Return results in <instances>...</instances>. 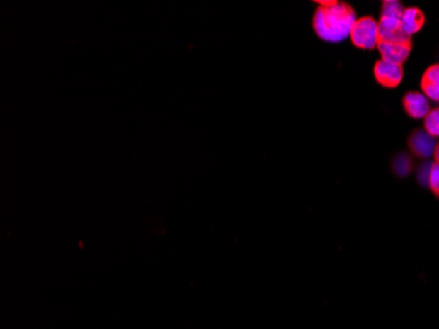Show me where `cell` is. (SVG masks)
I'll list each match as a JSON object with an SVG mask.
<instances>
[{"label": "cell", "instance_id": "15", "mask_svg": "<svg viewBox=\"0 0 439 329\" xmlns=\"http://www.w3.org/2000/svg\"><path fill=\"white\" fill-rule=\"evenodd\" d=\"M434 164L439 166V144L435 147V152H434Z\"/></svg>", "mask_w": 439, "mask_h": 329}, {"label": "cell", "instance_id": "12", "mask_svg": "<svg viewBox=\"0 0 439 329\" xmlns=\"http://www.w3.org/2000/svg\"><path fill=\"white\" fill-rule=\"evenodd\" d=\"M403 4L396 0H387L382 6V16L401 18L404 12Z\"/></svg>", "mask_w": 439, "mask_h": 329}, {"label": "cell", "instance_id": "5", "mask_svg": "<svg viewBox=\"0 0 439 329\" xmlns=\"http://www.w3.org/2000/svg\"><path fill=\"white\" fill-rule=\"evenodd\" d=\"M404 110L406 115L412 119H425L426 115L431 112L429 99L418 91H411L405 94L403 99Z\"/></svg>", "mask_w": 439, "mask_h": 329}, {"label": "cell", "instance_id": "8", "mask_svg": "<svg viewBox=\"0 0 439 329\" xmlns=\"http://www.w3.org/2000/svg\"><path fill=\"white\" fill-rule=\"evenodd\" d=\"M401 29L406 36L412 37L418 33L425 24V15L421 9L417 7H409L404 9L403 15L400 18Z\"/></svg>", "mask_w": 439, "mask_h": 329}, {"label": "cell", "instance_id": "13", "mask_svg": "<svg viewBox=\"0 0 439 329\" xmlns=\"http://www.w3.org/2000/svg\"><path fill=\"white\" fill-rule=\"evenodd\" d=\"M431 167H433V162H423V164L418 167V172H417V179L418 183L423 186V187H429V178H431Z\"/></svg>", "mask_w": 439, "mask_h": 329}, {"label": "cell", "instance_id": "14", "mask_svg": "<svg viewBox=\"0 0 439 329\" xmlns=\"http://www.w3.org/2000/svg\"><path fill=\"white\" fill-rule=\"evenodd\" d=\"M429 189L439 199V166L433 162L431 178H429Z\"/></svg>", "mask_w": 439, "mask_h": 329}, {"label": "cell", "instance_id": "1", "mask_svg": "<svg viewBox=\"0 0 439 329\" xmlns=\"http://www.w3.org/2000/svg\"><path fill=\"white\" fill-rule=\"evenodd\" d=\"M320 6L314 12L313 29L321 40L342 43L351 35L357 21L355 11L348 3L317 1Z\"/></svg>", "mask_w": 439, "mask_h": 329}, {"label": "cell", "instance_id": "3", "mask_svg": "<svg viewBox=\"0 0 439 329\" xmlns=\"http://www.w3.org/2000/svg\"><path fill=\"white\" fill-rule=\"evenodd\" d=\"M377 30H379V43L412 45V37L406 36L404 33L399 18L380 16L377 21Z\"/></svg>", "mask_w": 439, "mask_h": 329}, {"label": "cell", "instance_id": "9", "mask_svg": "<svg viewBox=\"0 0 439 329\" xmlns=\"http://www.w3.org/2000/svg\"><path fill=\"white\" fill-rule=\"evenodd\" d=\"M423 95L433 101H439V65H431L422 75Z\"/></svg>", "mask_w": 439, "mask_h": 329}, {"label": "cell", "instance_id": "11", "mask_svg": "<svg viewBox=\"0 0 439 329\" xmlns=\"http://www.w3.org/2000/svg\"><path fill=\"white\" fill-rule=\"evenodd\" d=\"M423 126H425V130L431 136L434 138H439V107L433 108L426 115V118L423 119Z\"/></svg>", "mask_w": 439, "mask_h": 329}, {"label": "cell", "instance_id": "6", "mask_svg": "<svg viewBox=\"0 0 439 329\" xmlns=\"http://www.w3.org/2000/svg\"><path fill=\"white\" fill-rule=\"evenodd\" d=\"M408 144H409V149L412 150L413 155L421 157V158H429V157L434 156L435 147L438 145L435 138L431 136L426 130H421V129H417L413 132Z\"/></svg>", "mask_w": 439, "mask_h": 329}, {"label": "cell", "instance_id": "7", "mask_svg": "<svg viewBox=\"0 0 439 329\" xmlns=\"http://www.w3.org/2000/svg\"><path fill=\"white\" fill-rule=\"evenodd\" d=\"M377 49L382 55V60L387 62L394 65H401L408 60L411 55L412 45L411 44H388V43H379Z\"/></svg>", "mask_w": 439, "mask_h": 329}, {"label": "cell", "instance_id": "2", "mask_svg": "<svg viewBox=\"0 0 439 329\" xmlns=\"http://www.w3.org/2000/svg\"><path fill=\"white\" fill-rule=\"evenodd\" d=\"M350 38L353 44L359 49L372 50L379 45V30L377 21L371 16L357 18L354 23Z\"/></svg>", "mask_w": 439, "mask_h": 329}, {"label": "cell", "instance_id": "4", "mask_svg": "<svg viewBox=\"0 0 439 329\" xmlns=\"http://www.w3.org/2000/svg\"><path fill=\"white\" fill-rule=\"evenodd\" d=\"M374 74L376 81L383 87L394 89L403 81V66L387 62L384 60H379L374 67Z\"/></svg>", "mask_w": 439, "mask_h": 329}, {"label": "cell", "instance_id": "10", "mask_svg": "<svg viewBox=\"0 0 439 329\" xmlns=\"http://www.w3.org/2000/svg\"><path fill=\"white\" fill-rule=\"evenodd\" d=\"M413 164L412 157L408 153H399L392 160V169L397 177H406L412 173Z\"/></svg>", "mask_w": 439, "mask_h": 329}]
</instances>
